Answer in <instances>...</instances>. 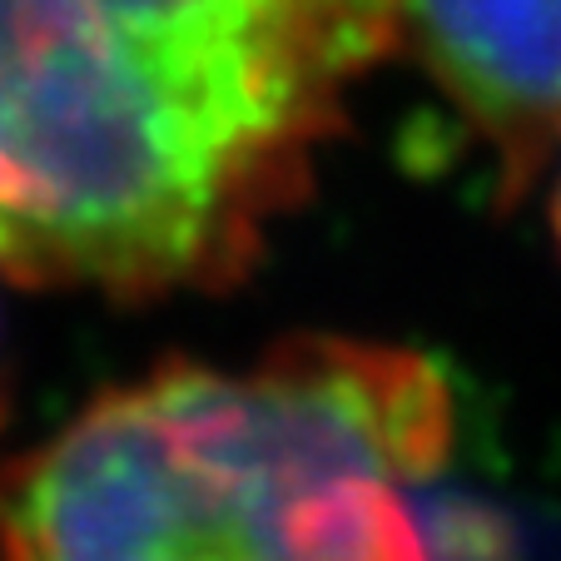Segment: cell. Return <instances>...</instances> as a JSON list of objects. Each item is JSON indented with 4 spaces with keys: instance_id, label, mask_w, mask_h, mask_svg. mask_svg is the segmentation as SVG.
Returning a JSON list of instances; mask_svg holds the SVG:
<instances>
[{
    "instance_id": "6da1fadb",
    "label": "cell",
    "mask_w": 561,
    "mask_h": 561,
    "mask_svg": "<svg viewBox=\"0 0 561 561\" xmlns=\"http://www.w3.org/2000/svg\"><path fill=\"white\" fill-rule=\"evenodd\" d=\"M392 50L388 0H0V274L239 284Z\"/></svg>"
},
{
    "instance_id": "277c9868",
    "label": "cell",
    "mask_w": 561,
    "mask_h": 561,
    "mask_svg": "<svg viewBox=\"0 0 561 561\" xmlns=\"http://www.w3.org/2000/svg\"><path fill=\"white\" fill-rule=\"evenodd\" d=\"M551 229H557V244H561V174H557V190H551Z\"/></svg>"
},
{
    "instance_id": "5b68a950",
    "label": "cell",
    "mask_w": 561,
    "mask_h": 561,
    "mask_svg": "<svg viewBox=\"0 0 561 561\" xmlns=\"http://www.w3.org/2000/svg\"><path fill=\"white\" fill-rule=\"evenodd\" d=\"M0 417H5V392H0Z\"/></svg>"
},
{
    "instance_id": "7a4b0ae2",
    "label": "cell",
    "mask_w": 561,
    "mask_h": 561,
    "mask_svg": "<svg viewBox=\"0 0 561 561\" xmlns=\"http://www.w3.org/2000/svg\"><path fill=\"white\" fill-rule=\"evenodd\" d=\"M447 453L423 353L308 333L164 363L0 472V561H447L417 507Z\"/></svg>"
},
{
    "instance_id": "3957f363",
    "label": "cell",
    "mask_w": 561,
    "mask_h": 561,
    "mask_svg": "<svg viewBox=\"0 0 561 561\" xmlns=\"http://www.w3.org/2000/svg\"><path fill=\"white\" fill-rule=\"evenodd\" d=\"M398 45L497 164L502 199H522L561 149V0H388Z\"/></svg>"
}]
</instances>
